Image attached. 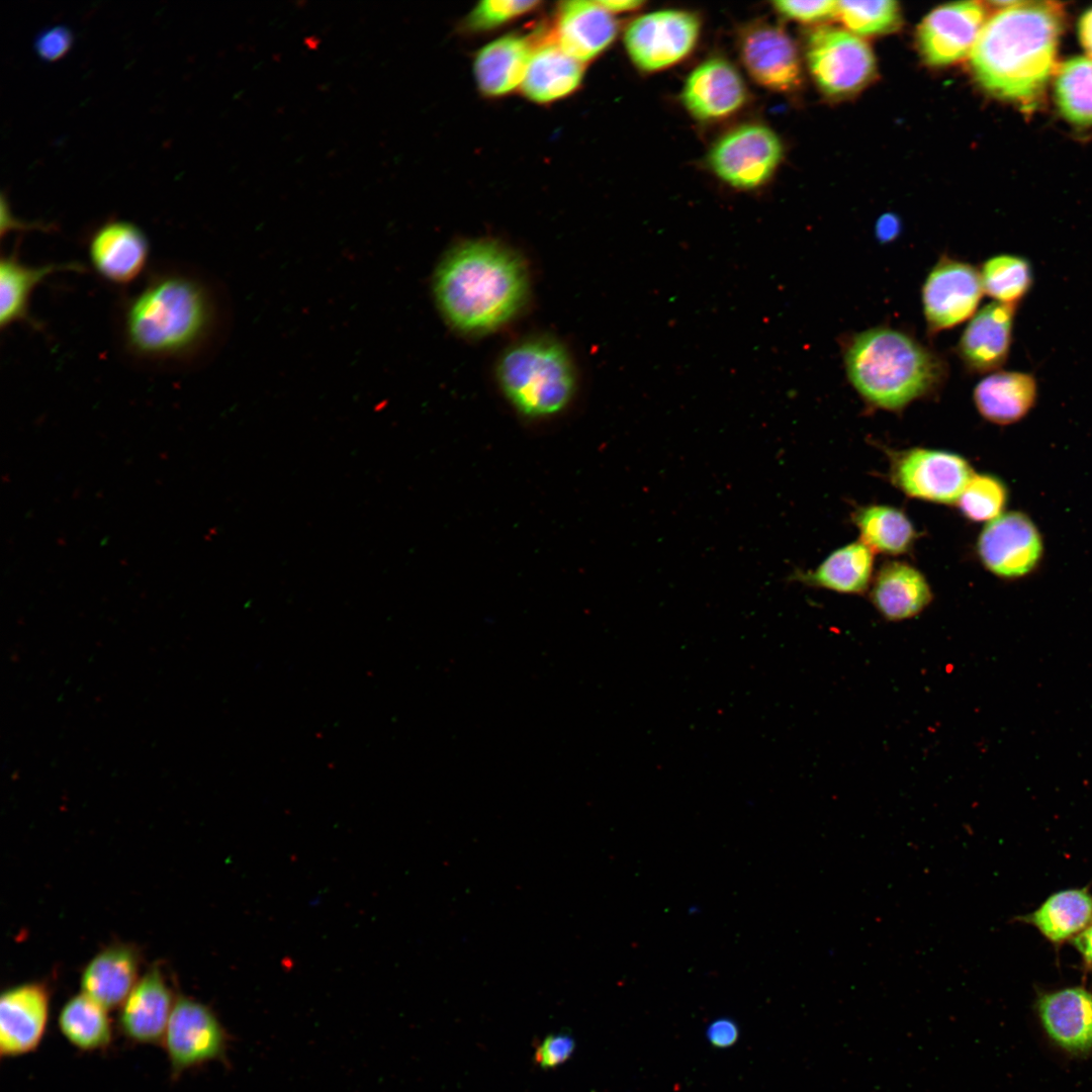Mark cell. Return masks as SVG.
<instances>
[{"mask_svg": "<svg viewBox=\"0 0 1092 1092\" xmlns=\"http://www.w3.org/2000/svg\"><path fill=\"white\" fill-rule=\"evenodd\" d=\"M977 550L989 571L1003 578H1016L1034 569L1043 548L1033 522L1023 513L1008 512L988 522L979 536Z\"/></svg>", "mask_w": 1092, "mask_h": 1092, "instance_id": "13", "label": "cell"}, {"mask_svg": "<svg viewBox=\"0 0 1092 1092\" xmlns=\"http://www.w3.org/2000/svg\"><path fill=\"white\" fill-rule=\"evenodd\" d=\"M986 21V8L978 1L953 2L933 9L917 28L922 59L935 67L961 61L971 54Z\"/></svg>", "mask_w": 1092, "mask_h": 1092, "instance_id": "12", "label": "cell"}, {"mask_svg": "<svg viewBox=\"0 0 1092 1092\" xmlns=\"http://www.w3.org/2000/svg\"><path fill=\"white\" fill-rule=\"evenodd\" d=\"M73 43V33L65 25L58 24L41 30L34 39L37 55L46 61L63 57Z\"/></svg>", "mask_w": 1092, "mask_h": 1092, "instance_id": "38", "label": "cell"}, {"mask_svg": "<svg viewBox=\"0 0 1092 1092\" xmlns=\"http://www.w3.org/2000/svg\"><path fill=\"white\" fill-rule=\"evenodd\" d=\"M1037 1011L1049 1036L1063 1049L1085 1053L1092 1049V994L1066 988L1042 995Z\"/></svg>", "mask_w": 1092, "mask_h": 1092, "instance_id": "22", "label": "cell"}, {"mask_svg": "<svg viewBox=\"0 0 1092 1092\" xmlns=\"http://www.w3.org/2000/svg\"><path fill=\"white\" fill-rule=\"evenodd\" d=\"M1024 920L1053 942L1077 936L1092 922V896L1084 889H1070L1049 897Z\"/></svg>", "mask_w": 1092, "mask_h": 1092, "instance_id": "29", "label": "cell"}, {"mask_svg": "<svg viewBox=\"0 0 1092 1092\" xmlns=\"http://www.w3.org/2000/svg\"><path fill=\"white\" fill-rule=\"evenodd\" d=\"M1006 500L1007 490L1000 479L988 474H974L957 504L969 520L990 522L1001 515Z\"/></svg>", "mask_w": 1092, "mask_h": 1092, "instance_id": "35", "label": "cell"}, {"mask_svg": "<svg viewBox=\"0 0 1092 1092\" xmlns=\"http://www.w3.org/2000/svg\"><path fill=\"white\" fill-rule=\"evenodd\" d=\"M50 995L40 983L6 989L0 999V1053L16 1057L34 1051L46 1032Z\"/></svg>", "mask_w": 1092, "mask_h": 1092, "instance_id": "17", "label": "cell"}, {"mask_svg": "<svg viewBox=\"0 0 1092 1092\" xmlns=\"http://www.w3.org/2000/svg\"><path fill=\"white\" fill-rule=\"evenodd\" d=\"M584 64L564 53L553 40L539 41L520 87L533 102L545 104L571 95L581 84Z\"/></svg>", "mask_w": 1092, "mask_h": 1092, "instance_id": "24", "label": "cell"}, {"mask_svg": "<svg viewBox=\"0 0 1092 1092\" xmlns=\"http://www.w3.org/2000/svg\"><path fill=\"white\" fill-rule=\"evenodd\" d=\"M1037 396V383L1030 373L995 371L983 378L973 392L980 415L997 425H1010L1023 419Z\"/></svg>", "mask_w": 1092, "mask_h": 1092, "instance_id": "25", "label": "cell"}, {"mask_svg": "<svg viewBox=\"0 0 1092 1092\" xmlns=\"http://www.w3.org/2000/svg\"><path fill=\"white\" fill-rule=\"evenodd\" d=\"M139 956L118 944L98 952L81 976L82 993L110 1010L121 1006L138 983Z\"/></svg>", "mask_w": 1092, "mask_h": 1092, "instance_id": "26", "label": "cell"}, {"mask_svg": "<svg viewBox=\"0 0 1092 1092\" xmlns=\"http://www.w3.org/2000/svg\"><path fill=\"white\" fill-rule=\"evenodd\" d=\"M774 8L787 18L803 22L814 23L826 20L836 14V1H775Z\"/></svg>", "mask_w": 1092, "mask_h": 1092, "instance_id": "37", "label": "cell"}, {"mask_svg": "<svg viewBox=\"0 0 1092 1092\" xmlns=\"http://www.w3.org/2000/svg\"><path fill=\"white\" fill-rule=\"evenodd\" d=\"M980 272L984 292L997 302L1017 305L1032 285L1031 265L1023 257L1000 254L987 259Z\"/></svg>", "mask_w": 1092, "mask_h": 1092, "instance_id": "33", "label": "cell"}, {"mask_svg": "<svg viewBox=\"0 0 1092 1092\" xmlns=\"http://www.w3.org/2000/svg\"><path fill=\"white\" fill-rule=\"evenodd\" d=\"M849 382L870 404L900 411L943 379L940 359L900 331L879 327L852 337L844 352Z\"/></svg>", "mask_w": 1092, "mask_h": 1092, "instance_id": "4", "label": "cell"}, {"mask_svg": "<svg viewBox=\"0 0 1092 1092\" xmlns=\"http://www.w3.org/2000/svg\"><path fill=\"white\" fill-rule=\"evenodd\" d=\"M163 1042L173 1072L179 1074L218 1058L224 1050L225 1035L207 1006L180 997L174 1003Z\"/></svg>", "mask_w": 1092, "mask_h": 1092, "instance_id": "14", "label": "cell"}, {"mask_svg": "<svg viewBox=\"0 0 1092 1092\" xmlns=\"http://www.w3.org/2000/svg\"><path fill=\"white\" fill-rule=\"evenodd\" d=\"M617 33L614 14L598 1L570 0L559 3L550 39L568 56L585 64L601 55Z\"/></svg>", "mask_w": 1092, "mask_h": 1092, "instance_id": "18", "label": "cell"}, {"mask_svg": "<svg viewBox=\"0 0 1092 1092\" xmlns=\"http://www.w3.org/2000/svg\"><path fill=\"white\" fill-rule=\"evenodd\" d=\"M437 304L460 331L485 333L509 322L524 305L528 274L509 248L489 240L468 241L449 251L433 280Z\"/></svg>", "mask_w": 1092, "mask_h": 1092, "instance_id": "3", "label": "cell"}, {"mask_svg": "<svg viewBox=\"0 0 1092 1092\" xmlns=\"http://www.w3.org/2000/svg\"><path fill=\"white\" fill-rule=\"evenodd\" d=\"M175 1001L158 968L149 970L135 984L119 1014V1027L130 1040L156 1043L163 1040Z\"/></svg>", "mask_w": 1092, "mask_h": 1092, "instance_id": "20", "label": "cell"}, {"mask_svg": "<svg viewBox=\"0 0 1092 1092\" xmlns=\"http://www.w3.org/2000/svg\"><path fill=\"white\" fill-rule=\"evenodd\" d=\"M1055 99L1060 113L1070 123L1092 125V58L1074 57L1059 67Z\"/></svg>", "mask_w": 1092, "mask_h": 1092, "instance_id": "32", "label": "cell"}, {"mask_svg": "<svg viewBox=\"0 0 1092 1092\" xmlns=\"http://www.w3.org/2000/svg\"><path fill=\"white\" fill-rule=\"evenodd\" d=\"M223 308L214 286L185 268L152 271L122 303L118 331L123 351L142 364L192 365L217 342Z\"/></svg>", "mask_w": 1092, "mask_h": 1092, "instance_id": "1", "label": "cell"}, {"mask_svg": "<svg viewBox=\"0 0 1092 1092\" xmlns=\"http://www.w3.org/2000/svg\"><path fill=\"white\" fill-rule=\"evenodd\" d=\"M983 293L980 272L973 265L941 257L922 286V306L928 331L948 330L972 317Z\"/></svg>", "mask_w": 1092, "mask_h": 1092, "instance_id": "10", "label": "cell"}, {"mask_svg": "<svg viewBox=\"0 0 1092 1092\" xmlns=\"http://www.w3.org/2000/svg\"><path fill=\"white\" fill-rule=\"evenodd\" d=\"M806 60L817 86L831 97L856 93L876 74V59L869 43L842 28L813 29L806 42Z\"/></svg>", "mask_w": 1092, "mask_h": 1092, "instance_id": "6", "label": "cell"}, {"mask_svg": "<svg viewBox=\"0 0 1092 1092\" xmlns=\"http://www.w3.org/2000/svg\"><path fill=\"white\" fill-rule=\"evenodd\" d=\"M900 231V222L892 213L884 214L877 222L876 234L883 243L893 241Z\"/></svg>", "mask_w": 1092, "mask_h": 1092, "instance_id": "41", "label": "cell"}, {"mask_svg": "<svg viewBox=\"0 0 1092 1092\" xmlns=\"http://www.w3.org/2000/svg\"><path fill=\"white\" fill-rule=\"evenodd\" d=\"M738 52L746 72L761 87L781 93L800 88L798 50L782 27L762 21L745 26L738 38Z\"/></svg>", "mask_w": 1092, "mask_h": 1092, "instance_id": "11", "label": "cell"}, {"mask_svg": "<svg viewBox=\"0 0 1092 1092\" xmlns=\"http://www.w3.org/2000/svg\"><path fill=\"white\" fill-rule=\"evenodd\" d=\"M739 1035V1026L730 1017L716 1018L710 1022L706 1029L708 1041L716 1049H727L734 1045Z\"/></svg>", "mask_w": 1092, "mask_h": 1092, "instance_id": "40", "label": "cell"}, {"mask_svg": "<svg viewBox=\"0 0 1092 1092\" xmlns=\"http://www.w3.org/2000/svg\"><path fill=\"white\" fill-rule=\"evenodd\" d=\"M1078 37L1085 52L1092 58V7L1087 9L1079 19Z\"/></svg>", "mask_w": 1092, "mask_h": 1092, "instance_id": "42", "label": "cell"}, {"mask_svg": "<svg viewBox=\"0 0 1092 1092\" xmlns=\"http://www.w3.org/2000/svg\"><path fill=\"white\" fill-rule=\"evenodd\" d=\"M861 543L873 552L902 554L912 545L915 530L906 515L889 506H869L853 516Z\"/></svg>", "mask_w": 1092, "mask_h": 1092, "instance_id": "30", "label": "cell"}, {"mask_svg": "<svg viewBox=\"0 0 1092 1092\" xmlns=\"http://www.w3.org/2000/svg\"><path fill=\"white\" fill-rule=\"evenodd\" d=\"M783 157V146L769 127L748 123L723 134L712 147L708 163L726 184L750 190L765 184Z\"/></svg>", "mask_w": 1092, "mask_h": 1092, "instance_id": "7", "label": "cell"}, {"mask_svg": "<svg viewBox=\"0 0 1092 1092\" xmlns=\"http://www.w3.org/2000/svg\"><path fill=\"white\" fill-rule=\"evenodd\" d=\"M835 17L857 36L891 32L902 19L899 4L892 0L836 1Z\"/></svg>", "mask_w": 1092, "mask_h": 1092, "instance_id": "34", "label": "cell"}, {"mask_svg": "<svg viewBox=\"0 0 1092 1092\" xmlns=\"http://www.w3.org/2000/svg\"><path fill=\"white\" fill-rule=\"evenodd\" d=\"M871 600L886 620L896 622L920 614L930 604L932 592L918 569L905 562L891 561L873 579Z\"/></svg>", "mask_w": 1092, "mask_h": 1092, "instance_id": "23", "label": "cell"}, {"mask_svg": "<svg viewBox=\"0 0 1092 1092\" xmlns=\"http://www.w3.org/2000/svg\"><path fill=\"white\" fill-rule=\"evenodd\" d=\"M538 42L531 35L511 33L482 47L473 62L479 91L500 97L521 87Z\"/></svg>", "mask_w": 1092, "mask_h": 1092, "instance_id": "21", "label": "cell"}, {"mask_svg": "<svg viewBox=\"0 0 1092 1092\" xmlns=\"http://www.w3.org/2000/svg\"><path fill=\"white\" fill-rule=\"evenodd\" d=\"M999 10L985 23L971 54V69L992 95L1033 102L1056 73L1061 8L1050 2H993Z\"/></svg>", "mask_w": 1092, "mask_h": 1092, "instance_id": "2", "label": "cell"}, {"mask_svg": "<svg viewBox=\"0 0 1092 1092\" xmlns=\"http://www.w3.org/2000/svg\"><path fill=\"white\" fill-rule=\"evenodd\" d=\"M91 266L105 282L127 286L144 273L150 255L146 234L127 220H109L98 226L88 241Z\"/></svg>", "mask_w": 1092, "mask_h": 1092, "instance_id": "15", "label": "cell"}, {"mask_svg": "<svg viewBox=\"0 0 1092 1092\" xmlns=\"http://www.w3.org/2000/svg\"><path fill=\"white\" fill-rule=\"evenodd\" d=\"M107 1009L80 993L63 1006L59 1014V1027L74 1046L82 1051L105 1048L111 1040V1023Z\"/></svg>", "mask_w": 1092, "mask_h": 1092, "instance_id": "31", "label": "cell"}, {"mask_svg": "<svg viewBox=\"0 0 1092 1092\" xmlns=\"http://www.w3.org/2000/svg\"><path fill=\"white\" fill-rule=\"evenodd\" d=\"M1016 305L991 302L977 311L965 328L957 353L974 373L995 372L1007 360Z\"/></svg>", "mask_w": 1092, "mask_h": 1092, "instance_id": "19", "label": "cell"}, {"mask_svg": "<svg viewBox=\"0 0 1092 1092\" xmlns=\"http://www.w3.org/2000/svg\"><path fill=\"white\" fill-rule=\"evenodd\" d=\"M974 474L962 456L924 448L898 453L891 465L892 481L904 493L940 504L957 503Z\"/></svg>", "mask_w": 1092, "mask_h": 1092, "instance_id": "9", "label": "cell"}, {"mask_svg": "<svg viewBox=\"0 0 1092 1092\" xmlns=\"http://www.w3.org/2000/svg\"><path fill=\"white\" fill-rule=\"evenodd\" d=\"M701 30L699 17L666 9L644 14L626 28L624 44L641 71L657 72L684 60L694 50Z\"/></svg>", "mask_w": 1092, "mask_h": 1092, "instance_id": "8", "label": "cell"}, {"mask_svg": "<svg viewBox=\"0 0 1092 1092\" xmlns=\"http://www.w3.org/2000/svg\"><path fill=\"white\" fill-rule=\"evenodd\" d=\"M574 1039L567 1033L550 1034L538 1045L535 1061L542 1068H555L573 1053Z\"/></svg>", "mask_w": 1092, "mask_h": 1092, "instance_id": "39", "label": "cell"}, {"mask_svg": "<svg viewBox=\"0 0 1092 1092\" xmlns=\"http://www.w3.org/2000/svg\"><path fill=\"white\" fill-rule=\"evenodd\" d=\"M540 4L539 1L484 0L471 10L466 26L475 32L495 29L533 12Z\"/></svg>", "mask_w": 1092, "mask_h": 1092, "instance_id": "36", "label": "cell"}, {"mask_svg": "<svg viewBox=\"0 0 1092 1092\" xmlns=\"http://www.w3.org/2000/svg\"><path fill=\"white\" fill-rule=\"evenodd\" d=\"M496 377L513 406L529 418L561 412L576 387L569 355L559 343L544 338L528 339L506 350Z\"/></svg>", "mask_w": 1092, "mask_h": 1092, "instance_id": "5", "label": "cell"}, {"mask_svg": "<svg viewBox=\"0 0 1092 1092\" xmlns=\"http://www.w3.org/2000/svg\"><path fill=\"white\" fill-rule=\"evenodd\" d=\"M84 271L75 263H50L29 266L20 261L13 251L0 261V327L5 330L16 323L37 324L29 313V302L34 288L50 275L60 271Z\"/></svg>", "mask_w": 1092, "mask_h": 1092, "instance_id": "27", "label": "cell"}, {"mask_svg": "<svg viewBox=\"0 0 1092 1092\" xmlns=\"http://www.w3.org/2000/svg\"><path fill=\"white\" fill-rule=\"evenodd\" d=\"M680 96L684 106L696 119L716 121L742 108L747 89L739 71L729 61L711 58L691 72Z\"/></svg>", "mask_w": 1092, "mask_h": 1092, "instance_id": "16", "label": "cell"}, {"mask_svg": "<svg viewBox=\"0 0 1092 1092\" xmlns=\"http://www.w3.org/2000/svg\"><path fill=\"white\" fill-rule=\"evenodd\" d=\"M598 2L612 14L634 11L645 4V2L637 0H605Z\"/></svg>", "mask_w": 1092, "mask_h": 1092, "instance_id": "44", "label": "cell"}, {"mask_svg": "<svg viewBox=\"0 0 1092 1092\" xmlns=\"http://www.w3.org/2000/svg\"><path fill=\"white\" fill-rule=\"evenodd\" d=\"M873 560V551L855 542L832 552L814 570L794 572L792 578L842 594H861L872 580Z\"/></svg>", "mask_w": 1092, "mask_h": 1092, "instance_id": "28", "label": "cell"}, {"mask_svg": "<svg viewBox=\"0 0 1092 1092\" xmlns=\"http://www.w3.org/2000/svg\"><path fill=\"white\" fill-rule=\"evenodd\" d=\"M1074 943L1085 963L1092 966V923L1075 937Z\"/></svg>", "mask_w": 1092, "mask_h": 1092, "instance_id": "43", "label": "cell"}]
</instances>
